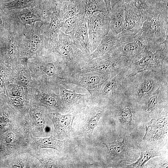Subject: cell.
Here are the masks:
<instances>
[{"label": "cell", "instance_id": "obj_1", "mask_svg": "<svg viewBox=\"0 0 168 168\" xmlns=\"http://www.w3.org/2000/svg\"><path fill=\"white\" fill-rule=\"evenodd\" d=\"M35 82L47 86L59 94L58 84L68 76L65 66L52 52L42 50L27 61Z\"/></svg>", "mask_w": 168, "mask_h": 168}, {"label": "cell", "instance_id": "obj_2", "mask_svg": "<svg viewBox=\"0 0 168 168\" xmlns=\"http://www.w3.org/2000/svg\"><path fill=\"white\" fill-rule=\"evenodd\" d=\"M49 51L53 53L65 66L68 76L81 71L89 58L77 46L71 35L60 30L58 40Z\"/></svg>", "mask_w": 168, "mask_h": 168}, {"label": "cell", "instance_id": "obj_3", "mask_svg": "<svg viewBox=\"0 0 168 168\" xmlns=\"http://www.w3.org/2000/svg\"><path fill=\"white\" fill-rule=\"evenodd\" d=\"M56 7L53 0H43L32 8L13 9L5 12L10 24L27 28V25L34 26L37 21L41 24L49 23Z\"/></svg>", "mask_w": 168, "mask_h": 168}, {"label": "cell", "instance_id": "obj_4", "mask_svg": "<svg viewBox=\"0 0 168 168\" xmlns=\"http://www.w3.org/2000/svg\"><path fill=\"white\" fill-rule=\"evenodd\" d=\"M142 35L157 44L168 38V5L151 7L142 28Z\"/></svg>", "mask_w": 168, "mask_h": 168}, {"label": "cell", "instance_id": "obj_5", "mask_svg": "<svg viewBox=\"0 0 168 168\" xmlns=\"http://www.w3.org/2000/svg\"><path fill=\"white\" fill-rule=\"evenodd\" d=\"M40 25L27 26L21 37L19 47L20 59H28L41 53L43 48V38L41 34Z\"/></svg>", "mask_w": 168, "mask_h": 168}, {"label": "cell", "instance_id": "obj_6", "mask_svg": "<svg viewBox=\"0 0 168 168\" xmlns=\"http://www.w3.org/2000/svg\"><path fill=\"white\" fill-rule=\"evenodd\" d=\"M108 75L97 71L79 72L67 77L61 82L64 84H73L86 89L92 100L108 78Z\"/></svg>", "mask_w": 168, "mask_h": 168}, {"label": "cell", "instance_id": "obj_7", "mask_svg": "<svg viewBox=\"0 0 168 168\" xmlns=\"http://www.w3.org/2000/svg\"><path fill=\"white\" fill-rule=\"evenodd\" d=\"M26 29L10 24L7 38L0 45V56L12 68L17 64L20 59L19 44L21 36Z\"/></svg>", "mask_w": 168, "mask_h": 168}, {"label": "cell", "instance_id": "obj_8", "mask_svg": "<svg viewBox=\"0 0 168 168\" xmlns=\"http://www.w3.org/2000/svg\"><path fill=\"white\" fill-rule=\"evenodd\" d=\"M33 82L30 100L32 105L44 107L52 112L64 109L59 94L46 86Z\"/></svg>", "mask_w": 168, "mask_h": 168}, {"label": "cell", "instance_id": "obj_9", "mask_svg": "<svg viewBox=\"0 0 168 168\" xmlns=\"http://www.w3.org/2000/svg\"><path fill=\"white\" fill-rule=\"evenodd\" d=\"M90 46L92 53L110 30V18L108 14L99 12L85 16Z\"/></svg>", "mask_w": 168, "mask_h": 168}, {"label": "cell", "instance_id": "obj_10", "mask_svg": "<svg viewBox=\"0 0 168 168\" xmlns=\"http://www.w3.org/2000/svg\"><path fill=\"white\" fill-rule=\"evenodd\" d=\"M59 10L56 3L50 21L40 25L41 34L43 38V50L49 51L55 46L58 38L61 26Z\"/></svg>", "mask_w": 168, "mask_h": 168}, {"label": "cell", "instance_id": "obj_11", "mask_svg": "<svg viewBox=\"0 0 168 168\" xmlns=\"http://www.w3.org/2000/svg\"><path fill=\"white\" fill-rule=\"evenodd\" d=\"M27 60L20 59L17 64L12 68L11 82L15 83L20 86L26 99L30 101L34 82L27 65Z\"/></svg>", "mask_w": 168, "mask_h": 168}, {"label": "cell", "instance_id": "obj_12", "mask_svg": "<svg viewBox=\"0 0 168 168\" xmlns=\"http://www.w3.org/2000/svg\"><path fill=\"white\" fill-rule=\"evenodd\" d=\"M62 82L58 84L59 95L64 109L74 110L84 107L86 103L92 101L91 95L77 93L75 90L67 89Z\"/></svg>", "mask_w": 168, "mask_h": 168}, {"label": "cell", "instance_id": "obj_13", "mask_svg": "<svg viewBox=\"0 0 168 168\" xmlns=\"http://www.w3.org/2000/svg\"><path fill=\"white\" fill-rule=\"evenodd\" d=\"M123 3L124 7L125 17L123 30L121 34L134 35L142 28L147 16L135 13Z\"/></svg>", "mask_w": 168, "mask_h": 168}, {"label": "cell", "instance_id": "obj_14", "mask_svg": "<svg viewBox=\"0 0 168 168\" xmlns=\"http://www.w3.org/2000/svg\"><path fill=\"white\" fill-rule=\"evenodd\" d=\"M56 3L59 10L61 22L79 13L84 14L85 0H65Z\"/></svg>", "mask_w": 168, "mask_h": 168}, {"label": "cell", "instance_id": "obj_15", "mask_svg": "<svg viewBox=\"0 0 168 168\" xmlns=\"http://www.w3.org/2000/svg\"><path fill=\"white\" fill-rule=\"evenodd\" d=\"M71 36L78 48L89 58L92 52L84 16L80 21L74 33Z\"/></svg>", "mask_w": 168, "mask_h": 168}, {"label": "cell", "instance_id": "obj_16", "mask_svg": "<svg viewBox=\"0 0 168 168\" xmlns=\"http://www.w3.org/2000/svg\"><path fill=\"white\" fill-rule=\"evenodd\" d=\"M120 42L119 36L115 35L110 31L101 41L96 49L89 57V60L101 57L114 50Z\"/></svg>", "mask_w": 168, "mask_h": 168}, {"label": "cell", "instance_id": "obj_17", "mask_svg": "<svg viewBox=\"0 0 168 168\" xmlns=\"http://www.w3.org/2000/svg\"><path fill=\"white\" fill-rule=\"evenodd\" d=\"M111 9V12L108 15L110 18V31L119 36L123 30L125 17L124 7L122 1L116 4Z\"/></svg>", "mask_w": 168, "mask_h": 168}, {"label": "cell", "instance_id": "obj_18", "mask_svg": "<svg viewBox=\"0 0 168 168\" xmlns=\"http://www.w3.org/2000/svg\"><path fill=\"white\" fill-rule=\"evenodd\" d=\"M102 143L106 146L110 154L119 163L129 160L131 151L125 145L124 136L121 142L114 140L111 142Z\"/></svg>", "mask_w": 168, "mask_h": 168}, {"label": "cell", "instance_id": "obj_19", "mask_svg": "<svg viewBox=\"0 0 168 168\" xmlns=\"http://www.w3.org/2000/svg\"><path fill=\"white\" fill-rule=\"evenodd\" d=\"M54 123L55 130L60 134L67 133L72 130V125L75 114L62 115L57 111L50 113Z\"/></svg>", "mask_w": 168, "mask_h": 168}, {"label": "cell", "instance_id": "obj_20", "mask_svg": "<svg viewBox=\"0 0 168 168\" xmlns=\"http://www.w3.org/2000/svg\"><path fill=\"white\" fill-rule=\"evenodd\" d=\"M43 0H13L1 3L0 7L6 12L13 9H23L34 7L39 4Z\"/></svg>", "mask_w": 168, "mask_h": 168}, {"label": "cell", "instance_id": "obj_21", "mask_svg": "<svg viewBox=\"0 0 168 168\" xmlns=\"http://www.w3.org/2000/svg\"><path fill=\"white\" fill-rule=\"evenodd\" d=\"M12 68L0 56V94L5 95L6 90L11 82Z\"/></svg>", "mask_w": 168, "mask_h": 168}, {"label": "cell", "instance_id": "obj_22", "mask_svg": "<svg viewBox=\"0 0 168 168\" xmlns=\"http://www.w3.org/2000/svg\"><path fill=\"white\" fill-rule=\"evenodd\" d=\"M84 13H80L67 19L61 22L60 30L67 35H72L77 29L80 21L84 16Z\"/></svg>", "mask_w": 168, "mask_h": 168}, {"label": "cell", "instance_id": "obj_23", "mask_svg": "<svg viewBox=\"0 0 168 168\" xmlns=\"http://www.w3.org/2000/svg\"><path fill=\"white\" fill-rule=\"evenodd\" d=\"M97 12L108 14L106 6L103 0H87L85 2L84 16L93 15Z\"/></svg>", "mask_w": 168, "mask_h": 168}, {"label": "cell", "instance_id": "obj_24", "mask_svg": "<svg viewBox=\"0 0 168 168\" xmlns=\"http://www.w3.org/2000/svg\"><path fill=\"white\" fill-rule=\"evenodd\" d=\"M122 2L136 13L147 16L151 7L147 3L146 0H123Z\"/></svg>", "mask_w": 168, "mask_h": 168}, {"label": "cell", "instance_id": "obj_25", "mask_svg": "<svg viewBox=\"0 0 168 168\" xmlns=\"http://www.w3.org/2000/svg\"><path fill=\"white\" fill-rule=\"evenodd\" d=\"M141 155L139 159L135 162L127 166L130 168H142L144 164L151 158L158 156V153L151 148L140 147Z\"/></svg>", "mask_w": 168, "mask_h": 168}, {"label": "cell", "instance_id": "obj_26", "mask_svg": "<svg viewBox=\"0 0 168 168\" xmlns=\"http://www.w3.org/2000/svg\"><path fill=\"white\" fill-rule=\"evenodd\" d=\"M36 144L40 148H50L59 151L64 141L58 140L51 135L44 138H33Z\"/></svg>", "mask_w": 168, "mask_h": 168}, {"label": "cell", "instance_id": "obj_27", "mask_svg": "<svg viewBox=\"0 0 168 168\" xmlns=\"http://www.w3.org/2000/svg\"><path fill=\"white\" fill-rule=\"evenodd\" d=\"M102 114V111L100 110H96L91 117L88 123L89 129L92 132L94 128L96 126L98 121Z\"/></svg>", "mask_w": 168, "mask_h": 168}, {"label": "cell", "instance_id": "obj_28", "mask_svg": "<svg viewBox=\"0 0 168 168\" xmlns=\"http://www.w3.org/2000/svg\"><path fill=\"white\" fill-rule=\"evenodd\" d=\"M121 118L122 121L128 124L131 122L132 115L130 110L128 108H124L121 113Z\"/></svg>", "mask_w": 168, "mask_h": 168}, {"label": "cell", "instance_id": "obj_29", "mask_svg": "<svg viewBox=\"0 0 168 168\" xmlns=\"http://www.w3.org/2000/svg\"><path fill=\"white\" fill-rule=\"evenodd\" d=\"M10 24L6 17L5 13L3 11L0 6V28L8 30Z\"/></svg>", "mask_w": 168, "mask_h": 168}, {"label": "cell", "instance_id": "obj_30", "mask_svg": "<svg viewBox=\"0 0 168 168\" xmlns=\"http://www.w3.org/2000/svg\"><path fill=\"white\" fill-rule=\"evenodd\" d=\"M168 0H146L147 5L150 7H155L157 5L168 3Z\"/></svg>", "mask_w": 168, "mask_h": 168}, {"label": "cell", "instance_id": "obj_31", "mask_svg": "<svg viewBox=\"0 0 168 168\" xmlns=\"http://www.w3.org/2000/svg\"><path fill=\"white\" fill-rule=\"evenodd\" d=\"M158 99L156 96H153L149 100L147 104V107L149 110H152L156 105Z\"/></svg>", "mask_w": 168, "mask_h": 168}, {"label": "cell", "instance_id": "obj_32", "mask_svg": "<svg viewBox=\"0 0 168 168\" xmlns=\"http://www.w3.org/2000/svg\"><path fill=\"white\" fill-rule=\"evenodd\" d=\"M8 30H5L0 28V45L2 44L7 38L8 35Z\"/></svg>", "mask_w": 168, "mask_h": 168}, {"label": "cell", "instance_id": "obj_33", "mask_svg": "<svg viewBox=\"0 0 168 168\" xmlns=\"http://www.w3.org/2000/svg\"><path fill=\"white\" fill-rule=\"evenodd\" d=\"M152 83L150 80H147L144 82L142 85L143 90L145 92H149L151 89Z\"/></svg>", "mask_w": 168, "mask_h": 168}, {"label": "cell", "instance_id": "obj_34", "mask_svg": "<svg viewBox=\"0 0 168 168\" xmlns=\"http://www.w3.org/2000/svg\"><path fill=\"white\" fill-rule=\"evenodd\" d=\"M15 139V136L12 132L9 133L6 136V141L7 143H10L13 142Z\"/></svg>", "mask_w": 168, "mask_h": 168}, {"label": "cell", "instance_id": "obj_35", "mask_svg": "<svg viewBox=\"0 0 168 168\" xmlns=\"http://www.w3.org/2000/svg\"><path fill=\"white\" fill-rule=\"evenodd\" d=\"M107 8V11L108 12V15L110 14L112 11L111 1V0H103Z\"/></svg>", "mask_w": 168, "mask_h": 168}, {"label": "cell", "instance_id": "obj_36", "mask_svg": "<svg viewBox=\"0 0 168 168\" xmlns=\"http://www.w3.org/2000/svg\"><path fill=\"white\" fill-rule=\"evenodd\" d=\"M122 0H111V8L118 3L122 2Z\"/></svg>", "mask_w": 168, "mask_h": 168}, {"label": "cell", "instance_id": "obj_37", "mask_svg": "<svg viewBox=\"0 0 168 168\" xmlns=\"http://www.w3.org/2000/svg\"><path fill=\"white\" fill-rule=\"evenodd\" d=\"M2 118H0V127H3L5 125V121Z\"/></svg>", "mask_w": 168, "mask_h": 168}, {"label": "cell", "instance_id": "obj_38", "mask_svg": "<svg viewBox=\"0 0 168 168\" xmlns=\"http://www.w3.org/2000/svg\"><path fill=\"white\" fill-rule=\"evenodd\" d=\"M65 0H53V1L55 3H59L63 2Z\"/></svg>", "mask_w": 168, "mask_h": 168}]
</instances>
